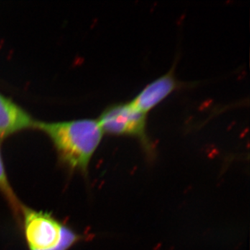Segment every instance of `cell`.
<instances>
[{"instance_id": "obj_1", "label": "cell", "mask_w": 250, "mask_h": 250, "mask_svg": "<svg viewBox=\"0 0 250 250\" xmlns=\"http://www.w3.org/2000/svg\"><path fill=\"white\" fill-rule=\"evenodd\" d=\"M35 129L49 136L65 166L83 173L88 172L104 134L98 120L88 118L57 123L36 121Z\"/></svg>"}, {"instance_id": "obj_2", "label": "cell", "mask_w": 250, "mask_h": 250, "mask_svg": "<svg viewBox=\"0 0 250 250\" xmlns=\"http://www.w3.org/2000/svg\"><path fill=\"white\" fill-rule=\"evenodd\" d=\"M146 119L147 114L139 111L129 102L108 106L101 113L98 121L104 133L139 139L145 152L152 158L154 150L148 138Z\"/></svg>"}, {"instance_id": "obj_3", "label": "cell", "mask_w": 250, "mask_h": 250, "mask_svg": "<svg viewBox=\"0 0 250 250\" xmlns=\"http://www.w3.org/2000/svg\"><path fill=\"white\" fill-rule=\"evenodd\" d=\"M23 230L29 250H45L58 244L62 225L52 215L23 207Z\"/></svg>"}, {"instance_id": "obj_4", "label": "cell", "mask_w": 250, "mask_h": 250, "mask_svg": "<svg viewBox=\"0 0 250 250\" xmlns=\"http://www.w3.org/2000/svg\"><path fill=\"white\" fill-rule=\"evenodd\" d=\"M173 68L146 85L131 103L139 111L147 113L182 85L174 75Z\"/></svg>"}, {"instance_id": "obj_5", "label": "cell", "mask_w": 250, "mask_h": 250, "mask_svg": "<svg viewBox=\"0 0 250 250\" xmlns=\"http://www.w3.org/2000/svg\"><path fill=\"white\" fill-rule=\"evenodd\" d=\"M36 123L25 110L0 93V141L23 130L35 129Z\"/></svg>"}, {"instance_id": "obj_6", "label": "cell", "mask_w": 250, "mask_h": 250, "mask_svg": "<svg viewBox=\"0 0 250 250\" xmlns=\"http://www.w3.org/2000/svg\"><path fill=\"white\" fill-rule=\"evenodd\" d=\"M0 192L6 197L7 201L11 205L18 218H20L22 214V208L24 206L21 205V202L18 200L16 194L11 187V184L6 175L4 162H3L2 156H1V149H0Z\"/></svg>"}, {"instance_id": "obj_7", "label": "cell", "mask_w": 250, "mask_h": 250, "mask_svg": "<svg viewBox=\"0 0 250 250\" xmlns=\"http://www.w3.org/2000/svg\"><path fill=\"white\" fill-rule=\"evenodd\" d=\"M82 239V236L66 225H62V236L57 246L45 250H68Z\"/></svg>"}]
</instances>
